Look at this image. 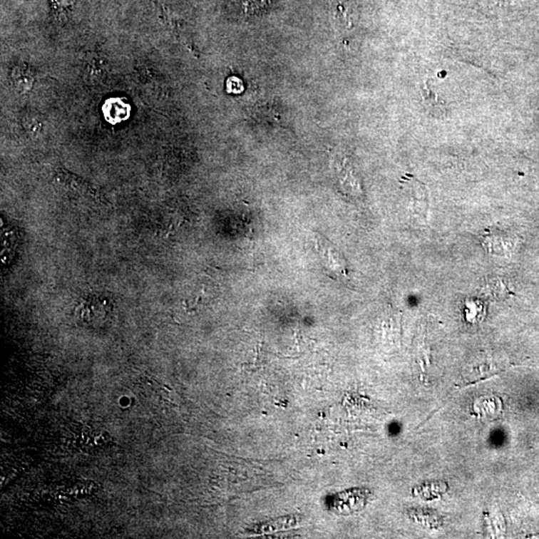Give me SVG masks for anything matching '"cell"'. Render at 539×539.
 Masks as SVG:
<instances>
[{
	"label": "cell",
	"mask_w": 539,
	"mask_h": 539,
	"mask_svg": "<svg viewBox=\"0 0 539 539\" xmlns=\"http://www.w3.org/2000/svg\"><path fill=\"white\" fill-rule=\"evenodd\" d=\"M483 247L489 254L505 256L513 251V244L510 239L503 235H486L483 239Z\"/></svg>",
	"instance_id": "1"
},
{
	"label": "cell",
	"mask_w": 539,
	"mask_h": 539,
	"mask_svg": "<svg viewBox=\"0 0 539 539\" xmlns=\"http://www.w3.org/2000/svg\"><path fill=\"white\" fill-rule=\"evenodd\" d=\"M34 72L25 65L24 66L20 65V66L15 67L14 71H12V83H14L15 88L19 90V91H29L34 85Z\"/></svg>",
	"instance_id": "2"
},
{
	"label": "cell",
	"mask_w": 539,
	"mask_h": 539,
	"mask_svg": "<svg viewBox=\"0 0 539 539\" xmlns=\"http://www.w3.org/2000/svg\"><path fill=\"white\" fill-rule=\"evenodd\" d=\"M57 175H58L59 182L63 183L67 188L75 192V193L81 195L89 194L94 197L93 191H92L93 189H92L91 187H89L88 185L85 183V182L82 181V180L77 178V177L72 176L71 174L66 173V172L62 171V170H60Z\"/></svg>",
	"instance_id": "3"
},
{
	"label": "cell",
	"mask_w": 539,
	"mask_h": 539,
	"mask_svg": "<svg viewBox=\"0 0 539 539\" xmlns=\"http://www.w3.org/2000/svg\"><path fill=\"white\" fill-rule=\"evenodd\" d=\"M1 241H2V264L9 263V259L11 256L12 252L14 251V247L16 246L17 236L11 228L4 227L1 224Z\"/></svg>",
	"instance_id": "4"
},
{
	"label": "cell",
	"mask_w": 539,
	"mask_h": 539,
	"mask_svg": "<svg viewBox=\"0 0 539 539\" xmlns=\"http://www.w3.org/2000/svg\"><path fill=\"white\" fill-rule=\"evenodd\" d=\"M421 95H423L424 103L431 109V113L441 114L446 112V104L439 99L438 95L433 93V90L429 88L428 83L421 87Z\"/></svg>",
	"instance_id": "5"
},
{
	"label": "cell",
	"mask_w": 539,
	"mask_h": 539,
	"mask_svg": "<svg viewBox=\"0 0 539 539\" xmlns=\"http://www.w3.org/2000/svg\"><path fill=\"white\" fill-rule=\"evenodd\" d=\"M323 249L324 251V254H323L324 258L328 259V262H327L328 268L331 269V271H337L339 274H344V263L343 260H342V256L337 255L338 253H336L334 248L333 251H332V248L326 247V245L323 246Z\"/></svg>",
	"instance_id": "6"
},
{
	"label": "cell",
	"mask_w": 539,
	"mask_h": 539,
	"mask_svg": "<svg viewBox=\"0 0 539 539\" xmlns=\"http://www.w3.org/2000/svg\"><path fill=\"white\" fill-rule=\"evenodd\" d=\"M108 108L109 112L107 113L109 116V119H111L112 117H115V119H116V121H118V120H121L124 118V116H126L127 111H128L129 106H127L126 104L122 103V102L120 101H113V102H109Z\"/></svg>",
	"instance_id": "7"
},
{
	"label": "cell",
	"mask_w": 539,
	"mask_h": 539,
	"mask_svg": "<svg viewBox=\"0 0 539 539\" xmlns=\"http://www.w3.org/2000/svg\"><path fill=\"white\" fill-rule=\"evenodd\" d=\"M486 289L491 296H503L506 291L503 282L498 279H491L486 284Z\"/></svg>",
	"instance_id": "8"
},
{
	"label": "cell",
	"mask_w": 539,
	"mask_h": 539,
	"mask_svg": "<svg viewBox=\"0 0 539 539\" xmlns=\"http://www.w3.org/2000/svg\"><path fill=\"white\" fill-rule=\"evenodd\" d=\"M25 126L27 130L32 134H36L42 129L41 122L38 119L34 118V117H27L25 120Z\"/></svg>",
	"instance_id": "9"
},
{
	"label": "cell",
	"mask_w": 539,
	"mask_h": 539,
	"mask_svg": "<svg viewBox=\"0 0 539 539\" xmlns=\"http://www.w3.org/2000/svg\"><path fill=\"white\" fill-rule=\"evenodd\" d=\"M75 0H51V5L56 11L62 12L69 9L74 4Z\"/></svg>",
	"instance_id": "10"
}]
</instances>
